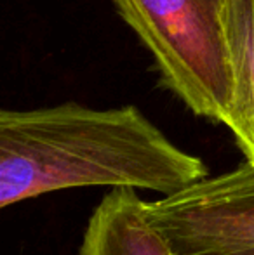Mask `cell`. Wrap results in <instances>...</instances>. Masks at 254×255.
I'll use <instances>...</instances> for the list:
<instances>
[{
    "label": "cell",
    "instance_id": "277c9868",
    "mask_svg": "<svg viewBox=\"0 0 254 255\" xmlns=\"http://www.w3.org/2000/svg\"><path fill=\"white\" fill-rule=\"evenodd\" d=\"M143 205L136 189L113 188L92 212L78 255H173Z\"/></svg>",
    "mask_w": 254,
    "mask_h": 255
},
{
    "label": "cell",
    "instance_id": "5b68a950",
    "mask_svg": "<svg viewBox=\"0 0 254 255\" xmlns=\"http://www.w3.org/2000/svg\"><path fill=\"white\" fill-rule=\"evenodd\" d=\"M225 31L232 73V111L227 127L254 165V0H227Z\"/></svg>",
    "mask_w": 254,
    "mask_h": 255
},
{
    "label": "cell",
    "instance_id": "3957f363",
    "mask_svg": "<svg viewBox=\"0 0 254 255\" xmlns=\"http://www.w3.org/2000/svg\"><path fill=\"white\" fill-rule=\"evenodd\" d=\"M143 208L173 255H254V165L248 160Z\"/></svg>",
    "mask_w": 254,
    "mask_h": 255
},
{
    "label": "cell",
    "instance_id": "6da1fadb",
    "mask_svg": "<svg viewBox=\"0 0 254 255\" xmlns=\"http://www.w3.org/2000/svg\"><path fill=\"white\" fill-rule=\"evenodd\" d=\"M207 177L136 106L73 101L0 111V207L63 189L110 186L174 195Z\"/></svg>",
    "mask_w": 254,
    "mask_h": 255
},
{
    "label": "cell",
    "instance_id": "7a4b0ae2",
    "mask_svg": "<svg viewBox=\"0 0 254 255\" xmlns=\"http://www.w3.org/2000/svg\"><path fill=\"white\" fill-rule=\"evenodd\" d=\"M157 64L162 84L188 110L228 125L232 73L227 0H113Z\"/></svg>",
    "mask_w": 254,
    "mask_h": 255
}]
</instances>
